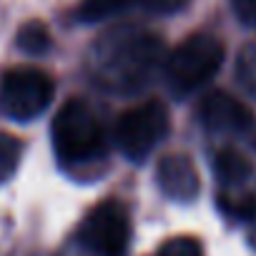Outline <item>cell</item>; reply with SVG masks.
<instances>
[{"instance_id":"1","label":"cell","mask_w":256,"mask_h":256,"mask_svg":"<svg viewBox=\"0 0 256 256\" xmlns=\"http://www.w3.org/2000/svg\"><path fill=\"white\" fill-rule=\"evenodd\" d=\"M86 63L96 86L113 93H136L164 63V40L136 26L110 28L93 40Z\"/></svg>"},{"instance_id":"2","label":"cell","mask_w":256,"mask_h":256,"mask_svg":"<svg viewBox=\"0 0 256 256\" xmlns=\"http://www.w3.org/2000/svg\"><path fill=\"white\" fill-rule=\"evenodd\" d=\"M53 148L63 164L76 166L106 154L103 128L86 100L70 98L58 108V116L53 118Z\"/></svg>"},{"instance_id":"3","label":"cell","mask_w":256,"mask_h":256,"mask_svg":"<svg viewBox=\"0 0 256 256\" xmlns=\"http://www.w3.org/2000/svg\"><path fill=\"white\" fill-rule=\"evenodd\" d=\"M226 48L211 33H194L166 60V80L174 96L186 98L188 93L206 86L224 66Z\"/></svg>"},{"instance_id":"4","label":"cell","mask_w":256,"mask_h":256,"mask_svg":"<svg viewBox=\"0 0 256 256\" xmlns=\"http://www.w3.org/2000/svg\"><path fill=\"white\" fill-rule=\"evenodd\" d=\"M56 93L53 78L33 66L10 68L0 80V110L13 120H30L40 116Z\"/></svg>"},{"instance_id":"5","label":"cell","mask_w":256,"mask_h":256,"mask_svg":"<svg viewBox=\"0 0 256 256\" xmlns=\"http://www.w3.org/2000/svg\"><path fill=\"white\" fill-rule=\"evenodd\" d=\"M131 214L128 208L108 198L88 211L80 224L78 238L93 256H128L131 248Z\"/></svg>"},{"instance_id":"6","label":"cell","mask_w":256,"mask_h":256,"mask_svg":"<svg viewBox=\"0 0 256 256\" xmlns=\"http://www.w3.org/2000/svg\"><path fill=\"white\" fill-rule=\"evenodd\" d=\"M168 134V110L161 100L128 108L116 123V144L128 161H144Z\"/></svg>"},{"instance_id":"7","label":"cell","mask_w":256,"mask_h":256,"mask_svg":"<svg viewBox=\"0 0 256 256\" xmlns=\"http://www.w3.org/2000/svg\"><path fill=\"white\" fill-rule=\"evenodd\" d=\"M201 123L211 134L236 136L248 146H256V116L234 96L224 90H214L201 100L198 108Z\"/></svg>"},{"instance_id":"8","label":"cell","mask_w":256,"mask_h":256,"mask_svg":"<svg viewBox=\"0 0 256 256\" xmlns=\"http://www.w3.org/2000/svg\"><path fill=\"white\" fill-rule=\"evenodd\" d=\"M188 0H83L76 10V18L80 23H100L113 16H120L126 10H148V13H176L181 10Z\"/></svg>"},{"instance_id":"9","label":"cell","mask_w":256,"mask_h":256,"mask_svg":"<svg viewBox=\"0 0 256 256\" xmlns=\"http://www.w3.org/2000/svg\"><path fill=\"white\" fill-rule=\"evenodd\" d=\"M158 186L164 188L166 196L176 198V201H191L198 188V171L194 166V161L186 154H171L158 164Z\"/></svg>"},{"instance_id":"10","label":"cell","mask_w":256,"mask_h":256,"mask_svg":"<svg viewBox=\"0 0 256 256\" xmlns=\"http://www.w3.org/2000/svg\"><path fill=\"white\" fill-rule=\"evenodd\" d=\"M214 171L226 188H236L251 176V164L236 148H221L214 158Z\"/></svg>"},{"instance_id":"11","label":"cell","mask_w":256,"mask_h":256,"mask_svg":"<svg viewBox=\"0 0 256 256\" xmlns=\"http://www.w3.org/2000/svg\"><path fill=\"white\" fill-rule=\"evenodd\" d=\"M16 43L23 53L28 56H43L48 48H50V30L46 28V23L40 20H28L18 36H16Z\"/></svg>"},{"instance_id":"12","label":"cell","mask_w":256,"mask_h":256,"mask_svg":"<svg viewBox=\"0 0 256 256\" xmlns=\"http://www.w3.org/2000/svg\"><path fill=\"white\" fill-rule=\"evenodd\" d=\"M20 141L13 138L10 134H0V184L8 181L13 176V171L20 164Z\"/></svg>"},{"instance_id":"13","label":"cell","mask_w":256,"mask_h":256,"mask_svg":"<svg viewBox=\"0 0 256 256\" xmlns=\"http://www.w3.org/2000/svg\"><path fill=\"white\" fill-rule=\"evenodd\" d=\"M156 256H204V246L194 236H176L168 238Z\"/></svg>"},{"instance_id":"14","label":"cell","mask_w":256,"mask_h":256,"mask_svg":"<svg viewBox=\"0 0 256 256\" xmlns=\"http://www.w3.org/2000/svg\"><path fill=\"white\" fill-rule=\"evenodd\" d=\"M238 80L244 83L246 90H251L256 96V46L244 48V53L238 58Z\"/></svg>"},{"instance_id":"15","label":"cell","mask_w":256,"mask_h":256,"mask_svg":"<svg viewBox=\"0 0 256 256\" xmlns=\"http://www.w3.org/2000/svg\"><path fill=\"white\" fill-rule=\"evenodd\" d=\"M231 6L246 26H256V0H231Z\"/></svg>"},{"instance_id":"16","label":"cell","mask_w":256,"mask_h":256,"mask_svg":"<svg viewBox=\"0 0 256 256\" xmlns=\"http://www.w3.org/2000/svg\"><path fill=\"white\" fill-rule=\"evenodd\" d=\"M246 224H248V244L256 248V204H254L251 214L246 216Z\"/></svg>"}]
</instances>
